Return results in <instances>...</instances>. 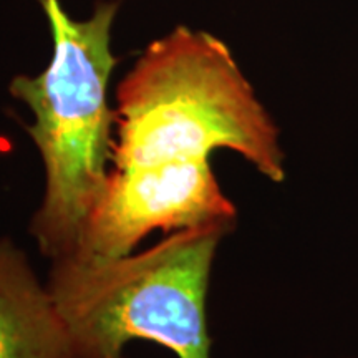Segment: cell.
<instances>
[{
	"instance_id": "obj_1",
	"label": "cell",
	"mask_w": 358,
	"mask_h": 358,
	"mask_svg": "<svg viewBox=\"0 0 358 358\" xmlns=\"http://www.w3.org/2000/svg\"><path fill=\"white\" fill-rule=\"evenodd\" d=\"M115 127L80 256H124L156 229L236 227L239 213L211 166L217 150L275 185L287 178L275 122L231 48L204 30L181 25L148 45L116 90Z\"/></svg>"
},
{
	"instance_id": "obj_2",
	"label": "cell",
	"mask_w": 358,
	"mask_h": 358,
	"mask_svg": "<svg viewBox=\"0 0 358 358\" xmlns=\"http://www.w3.org/2000/svg\"><path fill=\"white\" fill-rule=\"evenodd\" d=\"M38 3L50 22L52 62L37 77H15L8 90L32 111L25 129L45 169L29 231L43 257L55 261L82 248L108 178L115 141L108 83L118 64L110 34L118 2H100L88 20L70 19L60 0Z\"/></svg>"
},
{
	"instance_id": "obj_3",
	"label": "cell",
	"mask_w": 358,
	"mask_h": 358,
	"mask_svg": "<svg viewBox=\"0 0 358 358\" xmlns=\"http://www.w3.org/2000/svg\"><path fill=\"white\" fill-rule=\"evenodd\" d=\"M234 229L204 224L168 232L138 254L50 261L47 287L73 358H123L133 340L176 358H213L209 282L219 245Z\"/></svg>"
},
{
	"instance_id": "obj_4",
	"label": "cell",
	"mask_w": 358,
	"mask_h": 358,
	"mask_svg": "<svg viewBox=\"0 0 358 358\" xmlns=\"http://www.w3.org/2000/svg\"><path fill=\"white\" fill-rule=\"evenodd\" d=\"M0 358H73L47 282L10 237H0Z\"/></svg>"
},
{
	"instance_id": "obj_5",
	"label": "cell",
	"mask_w": 358,
	"mask_h": 358,
	"mask_svg": "<svg viewBox=\"0 0 358 358\" xmlns=\"http://www.w3.org/2000/svg\"><path fill=\"white\" fill-rule=\"evenodd\" d=\"M345 358H352V357H345Z\"/></svg>"
}]
</instances>
